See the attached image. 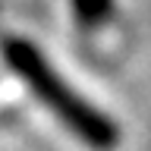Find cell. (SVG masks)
I'll use <instances>...</instances> for the list:
<instances>
[{"label":"cell","mask_w":151,"mask_h":151,"mask_svg":"<svg viewBox=\"0 0 151 151\" xmlns=\"http://www.w3.org/2000/svg\"><path fill=\"white\" fill-rule=\"evenodd\" d=\"M6 63L16 69V76L38 94V101L50 107V110L63 120V126L79 135L82 142H88L98 151H110L120 139V132L104 113H98L94 107L79 98L60 76L47 66V60L38 54L28 41H6Z\"/></svg>","instance_id":"6da1fadb"},{"label":"cell","mask_w":151,"mask_h":151,"mask_svg":"<svg viewBox=\"0 0 151 151\" xmlns=\"http://www.w3.org/2000/svg\"><path fill=\"white\" fill-rule=\"evenodd\" d=\"M110 0H73V9L76 16L82 19L85 25H94V22H104L110 16Z\"/></svg>","instance_id":"7a4b0ae2"}]
</instances>
